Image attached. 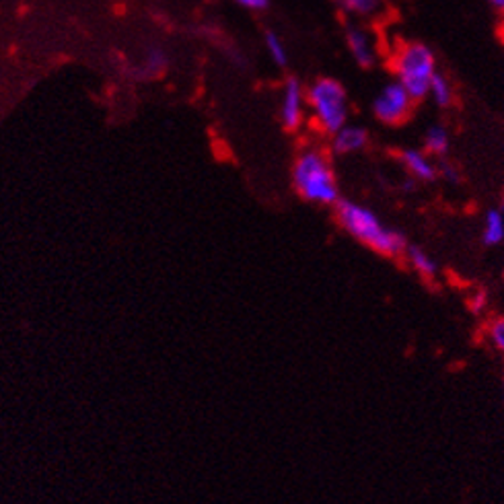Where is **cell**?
<instances>
[{
    "mask_svg": "<svg viewBox=\"0 0 504 504\" xmlns=\"http://www.w3.org/2000/svg\"><path fill=\"white\" fill-rule=\"evenodd\" d=\"M391 70L395 81H400L416 101L429 97L432 76L439 73L435 54L420 41H404L397 46L391 54Z\"/></svg>",
    "mask_w": 504,
    "mask_h": 504,
    "instance_id": "3",
    "label": "cell"
},
{
    "mask_svg": "<svg viewBox=\"0 0 504 504\" xmlns=\"http://www.w3.org/2000/svg\"><path fill=\"white\" fill-rule=\"evenodd\" d=\"M404 256L408 257V262L412 268H414L420 276L424 278H435L437 276V264L432 257L426 254L422 248H416V245H408L404 251Z\"/></svg>",
    "mask_w": 504,
    "mask_h": 504,
    "instance_id": "12",
    "label": "cell"
},
{
    "mask_svg": "<svg viewBox=\"0 0 504 504\" xmlns=\"http://www.w3.org/2000/svg\"><path fill=\"white\" fill-rule=\"evenodd\" d=\"M402 163L405 167V171H408L412 178L420 179V181H432L437 178V165L432 163V159L426 155L424 151H418V149H408L404 151L402 155Z\"/></svg>",
    "mask_w": 504,
    "mask_h": 504,
    "instance_id": "9",
    "label": "cell"
},
{
    "mask_svg": "<svg viewBox=\"0 0 504 504\" xmlns=\"http://www.w3.org/2000/svg\"><path fill=\"white\" fill-rule=\"evenodd\" d=\"M237 4H241L243 9H249V11H265L268 9L270 0H235Z\"/></svg>",
    "mask_w": 504,
    "mask_h": 504,
    "instance_id": "18",
    "label": "cell"
},
{
    "mask_svg": "<svg viewBox=\"0 0 504 504\" xmlns=\"http://www.w3.org/2000/svg\"><path fill=\"white\" fill-rule=\"evenodd\" d=\"M307 105V91L297 79L284 83L282 100H280V122L286 130H297L303 124Z\"/></svg>",
    "mask_w": 504,
    "mask_h": 504,
    "instance_id": "6",
    "label": "cell"
},
{
    "mask_svg": "<svg viewBox=\"0 0 504 504\" xmlns=\"http://www.w3.org/2000/svg\"><path fill=\"white\" fill-rule=\"evenodd\" d=\"M292 186L297 194L313 204L330 206L340 200L338 181L330 159L317 149L303 151L292 165Z\"/></svg>",
    "mask_w": 504,
    "mask_h": 504,
    "instance_id": "2",
    "label": "cell"
},
{
    "mask_svg": "<svg viewBox=\"0 0 504 504\" xmlns=\"http://www.w3.org/2000/svg\"><path fill=\"white\" fill-rule=\"evenodd\" d=\"M440 169H443V171H440V175H443L447 181H453V184H455V181H459V173L455 171V167L445 163V165H440Z\"/></svg>",
    "mask_w": 504,
    "mask_h": 504,
    "instance_id": "20",
    "label": "cell"
},
{
    "mask_svg": "<svg viewBox=\"0 0 504 504\" xmlns=\"http://www.w3.org/2000/svg\"><path fill=\"white\" fill-rule=\"evenodd\" d=\"M307 105L324 135H335L348 122V95L340 81L317 79L307 89Z\"/></svg>",
    "mask_w": 504,
    "mask_h": 504,
    "instance_id": "4",
    "label": "cell"
},
{
    "mask_svg": "<svg viewBox=\"0 0 504 504\" xmlns=\"http://www.w3.org/2000/svg\"><path fill=\"white\" fill-rule=\"evenodd\" d=\"M338 4L350 15L375 17L381 11L383 0H338Z\"/></svg>",
    "mask_w": 504,
    "mask_h": 504,
    "instance_id": "15",
    "label": "cell"
},
{
    "mask_svg": "<svg viewBox=\"0 0 504 504\" xmlns=\"http://www.w3.org/2000/svg\"><path fill=\"white\" fill-rule=\"evenodd\" d=\"M264 41H265V50H268L270 58L274 60V65H278V66H286V65H289V52H286L284 41L280 39V35H278V33H274V31H265Z\"/></svg>",
    "mask_w": 504,
    "mask_h": 504,
    "instance_id": "16",
    "label": "cell"
},
{
    "mask_svg": "<svg viewBox=\"0 0 504 504\" xmlns=\"http://www.w3.org/2000/svg\"><path fill=\"white\" fill-rule=\"evenodd\" d=\"M502 206H504V192H502Z\"/></svg>",
    "mask_w": 504,
    "mask_h": 504,
    "instance_id": "23",
    "label": "cell"
},
{
    "mask_svg": "<svg viewBox=\"0 0 504 504\" xmlns=\"http://www.w3.org/2000/svg\"><path fill=\"white\" fill-rule=\"evenodd\" d=\"M500 39H502V44H504V19H502V25H500Z\"/></svg>",
    "mask_w": 504,
    "mask_h": 504,
    "instance_id": "22",
    "label": "cell"
},
{
    "mask_svg": "<svg viewBox=\"0 0 504 504\" xmlns=\"http://www.w3.org/2000/svg\"><path fill=\"white\" fill-rule=\"evenodd\" d=\"M486 300H488V297H486V292H484V291H478V292H475V295H474V297H472V300H470L472 311L480 313V311L484 309V307H486Z\"/></svg>",
    "mask_w": 504,
    "mask_h": 504,
    "instance_id": "19",
    "label": "cell"
},
{
    "mask_svg": "<svg viewBox=\"0 0 504 504\" xmlns=\"http://www.w3.org/2000/svg\"><path fill=\"white\" fill-rule=\"evenodd\" d=\"M482 239L486 245H500L504 241V214L502 210L492 208L486 213L484 229H482Z\"/></svg>",
    "mask_w": 504,
    "mask_h": 504,
    "instance_id": "11",
    "label": "cell"
},
{
    "mask_svg": "<svg viewBox=\"0 0 504 504\" xmlns=\"http://www.w3.org/2000/svg\"><path fill=\"white\" fill-rule=\"evenodd\" d=\"M488 3H490V4H492V6H494V9L500 13V15H504V0H488Z\"/></svg>",
    "mask_w": 504,
    "mask_h": 504,
    "instance_id": "21",
    "label": "cell"
},
{
    "mask_svg": "<svg viewBox=\"0 0 504 504\" xmlns=\"http://www.w3.org/2000/svg\"><path fill=\"white\" fill-rule=\"evenodd\" d=\"M414 97L408 93L400 81H391L385 85L373 101V114L377 120L387 126L405 122L414 109Z\"/></svg>",
    "mask_w": 504,
    "mask_h": 504,
    "instance_id": "5",
    "label": "cell"
},
{
    "mask_svg": "<svg viewBox=\"0 0 504 504\" xmlns=\"http://www.w3.org/2000/svg\"><path fill=\"white\" fill-rule=\"evenodd\" d=\"M346 46L359 66L370 68L377 62V46L365 27L348 25L346 27Z\"/></svg>",
    "mask_w": 504,
    "mask_h": 504,
    "instance_id": "7",
    "label": "cell"
},
{
    "mask_svg": "<svg viewBox=\"0 0 504 504\" xmlns=\"http://www.w3.org/2000/svg\"><path fill=\"white\" fill-rule=\"evenodd\" d=\"M165 68H167V54L161 50V48L152 46L151 50L146 52L143 65L135 70V76L136 79H152V76L163 73Z\"/></svg>",
    "mask_w": 504,
    "mask_h": 504,
    "instance_id": "10",
    "label": "cell"
},
{
    "mask_svg": "<svg viewBox=\"0 0 504 504\" xmlns=\"http://www.w3.org/2000/svg\"><path fill=\"white\" fill-rule=\"evenodd\" d=\"M429 97L439 105V108H449V105L455 100V91H453L451 81L447 79L445 74L437 73L435 76H432V81H430Z\"/></svg>",
    "mask_w": 504,
    "mask_h": 504,
    "instance_id": "13",
    "label": "cell"
},
{
    "mask_svg": "<svg viewBox=\"0 0 504 504\" xmlns=\"http://www.w3.org/2000/svg\"><path fill=\"white\" fill-rule=\"evenodd\" d=\"M424 149L429 155H447V151H449V135H447L443 126H432V128L426 130Z\"/></svg>",
    "mask_w": 504,
    "mask_h": 504,
    "instance_id": "14",
    "label": "cell"
},
{
    "mask_svg": "<svg viewBox=\"0 0 504 504\" xmlns=\"http://www.w3.org/2000/svg\"><path fill=\"white\" fill-rule=\"evenodd\" d=\"M335 216H338V222L348 235H352L356 241L367 245V248L375 249L377 254L397 257L408 248L400 230L385 227L379 216L367 206L350 200H338L335 202Z\"/></svg>",
    "mask_w": 504,
    "mask_h": 504,
    "instance_id": "1",
    "label": "cell"
},
{
    "mask_svg": "<svg viewBox=\"0 0 504 504\" xmlns=\"http://www.w3.org/2000/svg\"><path fill=\"white\" fill-rule=\"evenodd\" d=\"M369 135L361 126H342V128L332 135V151L335 155H352L367 146Z\"/></svg>",
    "mask_w": 504,
    "mask_h": 504,
    "instance_id": "8",
    "label": "cell"
},
{
    "mask_svg": "<svg viewBox=\"0 0 504 504\" xmlns=\"http://www.w3.org/2000/svg\"><path fill=\"white\" fill-rule=\"evenodd\" d=\"M490 342L504 354V317L492 321V326H490Z\"/></svg>",
    "mask_w": 504,
    "mask_h": 504,
    "instance_id": "17",
    "label": "cell"
}]
</instances>
